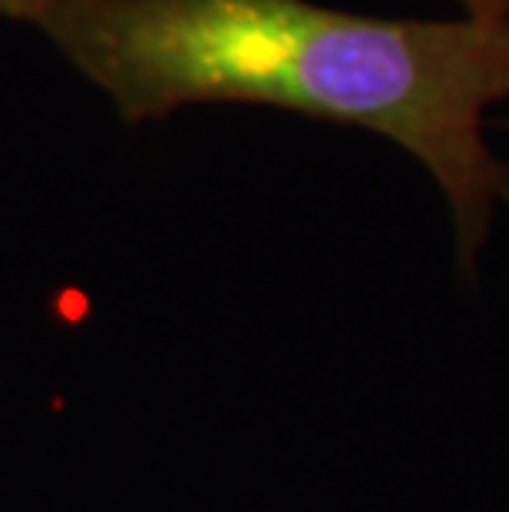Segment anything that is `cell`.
Masks as SVG:
<instances>
[{
  "instance_id": "obj_1",
  "label": "cell",
  "mask_w": 509,
  "mask_h": 512,
  "mask_svg": "<svg viewBox=\"0 0 509 512\" xmlns=\"http://www.w3.org/2000/svg\"><path fill=\"white\" fill-rule=\"evenodd\" d=\"M110 96L123 123L196 103H262L361 126L447 195L463 271L509 202L483 116L509 100L506 20H391L314 0H0Z\"/></svg>"
},
{
  "instance_id": "obj_2",
  "label": "cell",
  "mask_w": 509,
  "mask_h": 512,
  "mask_svg": "<svg viewBox=\"0 0 509 512\" xmlns=\"http://www.w3.org/2000/svg\"><path fill=\"white\" fill-rule=\"evenodd\" d=\"M467 17H483V20H506L509 24V0H460Z\"/></svg>"
}]
</instances>
